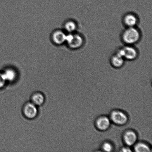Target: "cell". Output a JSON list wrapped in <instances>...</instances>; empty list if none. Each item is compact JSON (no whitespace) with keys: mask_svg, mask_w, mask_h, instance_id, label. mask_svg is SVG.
I'll list each match as a JSON object with an SVG mask.
<instances>
[{"mask_svg":"<svg viewBox=\"0 0 152 152\" xmlns=\"http://www.w3.org/2000/svg\"><path fill=\"white\" fill-rule=\"evenodd\" d=\"M122 39L128 45H132L140 41L141 34L138 29L134 27H129L124 31Z\"/></svg>","mask_w":152,"mask_h":152,"instance_id":"1","label":"cell"},{"mask_svg":"<svg viewBox=\"0 0 152 152\" xmlns=\"http://www.w3.org/2000/svg\"><path fill=\"white\" fill-rule=\"evenodd\" d=\"M66 43L68 47L73 50L80 48L84 44V39L79 34H69L67 35Z\"/></svg>","mask_w":152,"mask_h":152,"instance_id":"2","label":"cell"},{"mask_svg":"<svg viewBox=\"0 0 152 152\" xmlns=\"http://www.w3.org/2000/svg\"><path fill=\"white\" fill-rule=\"evenodd\" d=\"M116 54L121 56L126 60H135L138 56V51L134 47L128 45L120 49Z\"/></svg>","mask_w":152,"mask_h":152,"instance_id":"3","label":"cell"},{"mask_svg":"<svg viewBox=\"0 0 152 152\" xmlns=\"http://www.w3.org/2000/svg\"><path fill=\"white\" fill-rule=\"evenodd\" d=\"M22 113L27 118L33 119L37 117L38 113L36 105L31 102L26 103L22 108Z\"/></svg>","mask_w":152,"mask_h":152,"instance_id":"4","label":"cell"},{"mask_svg":"<svg viewBox=\"0 0 152 152\" xmlns=\"http://www.w3.org/2000/svg\"><path fill=\"white\" fill-rule=\"evenodd\" d=\"M110 120L116 124L123 126L127 123L128 117L123 111L115 110L111 113Z\"/></svg>","mask_w":152,"mask_h":152,"instance_id":"5","label":"cell"},{"mask_svg":"<svg viewBox=\"0 0 152 152\" xmlns=\"http://www.w3.org/2000/svg\"><path fill=\"white\" fill-rule=\"evenodd\" d=\"M67 34L65 31L57 29L53 31L51 35L53 42L56 45H61L66 43Z\"/></svg>","mask_w":152,"mask_h":152,"instance_id":"6","label":"cell"},{"mask_svg":"<svg viewBox=\"0 0 152 152\" xmlns=\"http://www.w3.org/2000/svg\"><path fill=\"white\" fill-rule=\"evenodd\" d=\"M123 139L126 145L130 147L136 143L138 137L135 132L132 130H129L125 132Z\"/></svg>","mask_w":152,"mask_h":152,"instance_id":"7","label":"cell"},{"mask_svg":"<svg viewBox=\"0 0 152 152\" xmlns=\"http://www.w3.org/2000/svg\"><path fill=\"white\" fill-rule=\"evenodd\" d=\"M97 128L101 131H105L109 128L111 125V120L106 116H102L97 120L96 123Z\"/></svg>","mask_w":152,"mask_h":152,"instance_id":"8","label":"cell"},{"mask_svg":"<svg viewBox=\"0 0 152 152\" xmlns=\"http://www.w3.org/2000/svg\"><path fill=\"white\" fill-rule=\"evenodd\" d=\"M125 25L129 27H134L138 23V18L136 16L132 13H128L124 18Z\"/></svg>","mask_w":152,"mask_h":152,"instance_id":"9","label":"cell"},{"mask_svg":"<svg viewBox=\"0 0 152 152\" xmlns=\"http://www.w3.org/2000/svg\"><path fill=\"white\" fill-rule=\"evenodd\" d=\"M2 73L6 82H13L17 78V72L12 68H7Z\"/></svg>","mask_w":152,"mask_h":152,"instance_id":"10","label":"cell"},{"mask_svg":"<svg viewBox=\"0 0 152 152\" xmlns=\"http://www.w3.org/2000/svg\"><path fill=\"white\" fill-rule=\"evenodd\" d=\"M45 100L43 94L40 92H36L32 94L31 96V102L35 105L40 106L42 105Z\"/></svg>","mask_w":152,"mask_h":152,"instance_id":"11","label":"cell"},{"mask_svg":"<svg viewBox=\"0 0 152 152\" xmlns=\"http://www.w3.org/2000/svg\"><path fill=\"white\" fill-rule=\"evenodd\" d=\"M124 59L117 54L113 56L111 59L112 65L115 68H120L123 66L124 63Z\"/></svg>","mask_w":152,"mask_h":152,"instance_id":"12","label":"cell"},{"mask_svg":"<svg viewBox=\"0 0 152 152\" xmlns=\"http://www.w3.org/2000/svg\"><path fill=\"white\" fill-rule=\"evenodd\" d=\"M134 150L137 152H151V148L148 144L144 142L137 143L134 145Z\"/></svg>","mask_w":152,"mask_h":152,"instance_id":"13","label":"cell"},{"mask_svg":"<svg viewBox=\"0 0 152 152\" xmlns=\"http://www.w3.org/2000/svg\"><path fill=\"white\" fill-rule=\"evenodd\" d=\"M65 30L69 34L74 33L77 29V26L75 22L72 20H68L64 25Z\"/></svg>","mask_w":152,"mask_h":152,"instance_id":"14","label":"cell"},{"mask_svg":"<svg viewBox=\"0 0 152 152\" xmlns=\"http://www.w3.org/2000/svg\"><path fill=\"white\" fill-rule=\"evenodd\" d=\"M102 148L104 151L107 152L112 151L114 149L112 144L108 142L104 143L102 145Z\"/></svg>","mask_w":152,"mask_h":152,"instance_id":"15","label":"cell"},{"mask_svg":"<svg viewBox=\"0 0 152 152\" xmlns=\"http://www.w3.org/2000/svg\"><path fill=\"white\" fill-rule=\"evenodd\" d=\"M6 83L2 72H0V88H3L5 85Z\"/></svg>","mask_w":152,"mask_h":152,"instance_id":"16","label":"cell"},{"mask_svg":"<svg viewBox=\"0 0 152 152\" xmlns=\"http://www.w3.org/2000/svg\"><path fill=\"white\" fill-rule=\"evenodd\" d=\"M121 151L124 152H132V150L128 146L123 147L121 149Z\"/></svg>","mask_w":152,"mask_h":152,"instance_id":"17","label":"cell"}]
</instances>
